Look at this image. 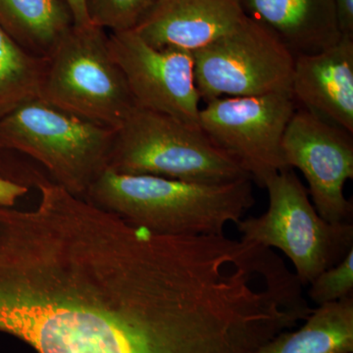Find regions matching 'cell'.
I'll list each match as a JSON object with an SVG mask.
<instances>
[{
	"label": "cell",
	"mask_w": 353,
	"mask_h": 353,
	"mask_svg": "<svg viewBox=\"0 0 353 353\" xmlns=\"http://www.w3.org/2000/svg\"><path fill=\"white\" fill-rule=\"evenodd\" d=\"M39 99L113 130L136 108L109 34L92 24L72 26L46 58Z\"/></svg>",
	"instance_id": "obj_5"
},
{
	"label": "cell",
	"mask_w": 353,
	"mask_h": 353,
	"mask_svg": "<svg viewBox=\"0 0 353 353\" xmlns=\"http://www.w3.org/2000/svg\"><path fill=\"white\" fill-rule=\"evenodd\" d=\"M297 106L289 92L220 97L199 111V128L260 187L287 170L282 141Z\"/></svg>",
	"instance_id": "obj_8"
},
{
	"label": "cell",
	"mask_w": 353,
	"mask_h": 353,
	"mask_svg": "<svg viewBox=\"0 0 353 353\" xmlns=\"http://www.w3.org/2000/svg\"><path fill=\"white\" fill-rule=\"evenodd\" d=\"M72 16H73L74 24L79 26L90 25V20L85 8V0H65Z\"/></svg>",
	"instance_id": "obj_21"
},
{
	"label": "cell",
	"mask_w": 353,
	"mask_h": 353,
	"mask_svg": "<svg viewBox=\"0 0 353 353\" xmlns=\"http://www.w3.org/2000/svg\"><path fill=\"white\" fill-rule=\"evenodd\" d=\"M290 94L297 108L353 134V37L294 57Z\"/></svg>",
	"instance_id": "obj_11"
},
{
	"label": "cell",
	"mask_w": 353,
	"mask_h": 353,
	"mask_svg": "<svg viewBox=\"0 0 353 353\" xmlns=\"http://www.w3.org/2000/svg\"><path fill=\"white\" fill-rule=\"evenodd\" d=\"M304 322L253 353H353V296L317 306Z\"/></svg>",
	"instance_id": "obj_14"
},
{
	"label": "cell",
	"mask_w": 353,
	"mask_h": 353,
	"mask_svg": "<svg viewBox=\"0 0 353 353\" xmlns=\"http://www.w3.org/2000/svg\"><path fill=\"white\" fill-rule=\"evenodd\" d=\"M282 150L288 168L303 174L323 219L352 223V202L345 196V183L353 179L352 132L297 108L283 137Z\"/></svg>",
	"instance_id": "obj_9"
},
{
	"label": "cell",
	"mask_w": 353,
	"mask_h": 353,
	"mask_svg": "<svg viewBox=\"0 0 353 353\" xmlns=\"http://www.w3.org/2000/svg\"><path fill=\"white\" fill-rule=\"evenodd\" d=\"M192 54L196 88L204 102L290 92L294 55L248 16Z\"/></svg>",
	"instance_id": "obj_7"
},
{
	"label": "cell",
	"mask_w": 353,
	"mask_h": 353,
	"mask_svg": "<svg viewBox=\"0 0 353 353\" xmlns=\"http://www.w3.org/2000/svg\"><path fill=\"white\" fill-rule=\"evenodd\" d=\"M83 199L132 226L170 236L223 234L254 205L252 180L201 183L106 168Z\"/></svg>",
	"instance_id": "obj_2"
},
{
	"label": "cell",
	"mask_w": 353,
	"mask_h": 353,
	"mask_svg": "<svg viewBox=\"0 0 353 353\" xmlns=\"http://www.w3.org/2000/svg\"><path fill=\"white\" fill-rule=\"evenodd\" d=\"M245 17L241 0H157L134 31L153 48L194 52Z\"/></svg>",
	"instance_id": "obj_12"
},
{
	"label": "cell",
	"mask_w": 353,
	"mask_h": 353,
	"mask_svg": "<svg viewBox=\"0 0 353 353\" xmlns=\"http://www.w3.org/2000/svg\"><path fill=\"white\" fill-rule=\"evenodd\" d=\"M309 285V299L317 306L352 296L353 248L339 263L322 272Z\"/></svg>",
	"instance_id": "obj_18"
},
{
	"label": "cell",
	"mask_w": 353,
	"mask_h": 353,
	"mask_svg": "<svg viewBox=\"0 0 353 353\" xmlns=\"http://www.w3.org/2000/svg\"><path fill=\"white\" fill-rule=\"evenodd\" d=\"M157 0H85L92 25L112 32L132 31Z\"/></svg>",
	"instance_id": "obj_17"
},
{
	"label": "cell",
	"mask_w": 353,
	"mask_h": 353,
	"mask_svg": "<svg viewBox=\"0 0 353 353\" xmlns=\"http://www.w3.org/2000/svg\"><path fill=\"white\" fill-rule=\"evenodd\" d=\"M73 25L65 0H0V28L36 57L48 58Z\"/></svg>",
	"instance_id": "obj_15"
},
{
	"label": "cell",
	"mask_w": 353,
	"mask_h": 353,
	"mask_svg": "<svg viewBox=\"0 0 353 353\" xmlns=\"http://www.w3.org/2000/svg\"><path fill=\"white\" fill-rule=\"evenodd\" d=\"M29 192V187L11 179L0 176V206L14 208Z\"/></svg>",
	"instance_id": "obj_19"
},
{
	"label": "cell",
	"mask_w": 353,
	"mask_h": 353,
	"mask_svg": "<svg viewBox=\"0 0 353 353\" xmlns=\"http://www.w3.org/2000/svg\"><path fill=\"white\" fill-rule=\"evenodd\" d=\"M109 46L124 74L136 108L165 114L199 128L201 99L194 78L192 52L176 48H153L134 30L111 32Z\"/></svg>",
	"instance_id": "obj_10"
},
{
	"label": "cell",
	"mask_w": 353,
	"mask_h": 353,
	"mask_svg": "<svg viewBox=\"0 0 353 353\" xmlns=\"http://www.w3.org/2000/svg\"><path fill=\"white\" fill-rule=\"evenodd\" d=\"M115 132L37 99L0 117V150L31 158L51 181L83 199L108 168Z\"/></svg>",
	"instance_id": "obj_3"
},
{
	"label": "cell",
	"mask_w": 353,
	"mask_h": 353,
	"mask_svg": "<svg viewBox=\"0 0 353 353\" xmlns=\"http://www.w3.org/2000/svg\"><path fill=\"white\" fill-rule=\"evenodd\" d=\"M46 59L24 50L0 28V117L39 99Z\"/></svg>",
	"instance_id": "obj_16"
},
{
	"label": "cell",
	"mask_w": 353,
	"mask_h": 353,
	"mask_svg": "<svg viewBox=\"0 0 353 353\" xmlns=\"http://www.w3.org/2000/svg\"><path fill=\"white\" fill-rule=\"evenodd\" d=\"M0 206V334L36 353H210L240 243L132 226L37 172Z\"/></svg>",
	"instance_id": "obj_1"
},
{
	"label": "cell",
	"mask_w": 353,
	"mask_h": 353,
	"mask_svg": "<svg viewBox=\"0 0 353 353\" xmlns=\"http://www.w3.org/2000/svg\"><path fill=\"white\" fill-rule=\"evenodd\" d=\"M108 168L190 183H223L250 178L199 128L139 108L116 130Z\"/></svg>",
	"instance_id": "obj_4"
},
{
	"label": "cell",
	"mask_w": 353,
	"mask_h": 353,
	"mask_svg": "<svg viewBox=\"0 0 353 353\" xmlns=\"http://www.w3.org/2000/svg\"><path fill=\"white\" fill-rule=\"evenodd\" d=\"M245 15L264 26L294 55L334 46L341 34L334 0H241Z\"/></svg>",
	"instance_id": "obj_13"
},
{
	"label": "cell",
	"mask_w": 353,
	"mask_h": 353,
	"mask_svg": "<svg viewBox=\"0 0 353 353\" xmlns=\"http://www.w3.org/2000/svg\"><path fill=\"white\" fill-rule=\"evenodd\" d=\"M264 188L268 208L236 224L241 240L284 253L301 284L312 283L352 250V223L323 219L292 169L271 176Z\"/></svg>",
	"instance_id": "obj_6"
},
{
	"label": "cell",
	"mask_w": 353,
	"mask_h": 353,
	"mask_svg": "<svg viewBox=\"0 0 353 353\" xmlns=\"http://www.w3.org/2000/svg\"><path fill=\"white\" fill-rule=\"evenodd\" d=\"M341 36L353 37V0H334Z\"/></svg>",
	"instance_id": "obj_20"
}]
</instances>
